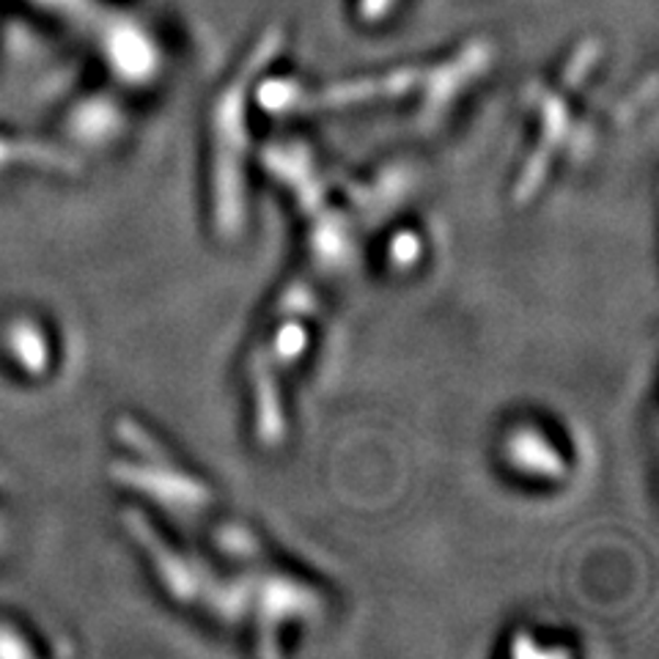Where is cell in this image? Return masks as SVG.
Masks as SVG:
<instances>
[{
	"instance_id": "cell-1",
	"label": "cell",
	"mask_w": 659,
	"mask_h": 659,
	"mask_svg": "<svg viewBox=\"0 0 659 659\" xmlns=\"http://www.w3.org/2000/svg\"><path fill=\"white\" fill-rule=\"evenodd\" d=\"M511 459H515L517 467H522L525 473H536V475L564 473L560 456L547 446V442H544L542 435H536V431L522 429L511 437Z\"/></svg>"
}]
</instances>
